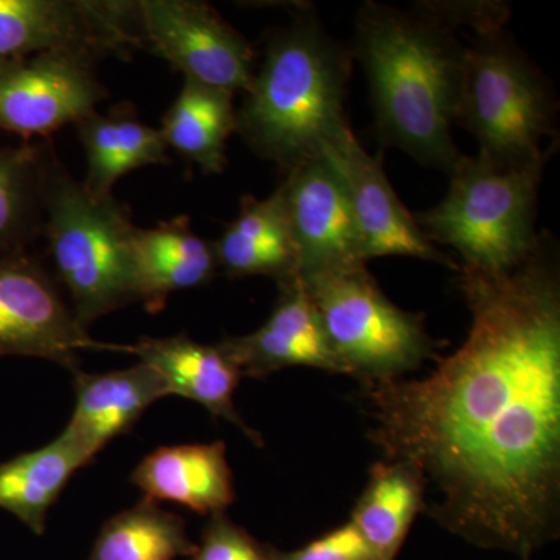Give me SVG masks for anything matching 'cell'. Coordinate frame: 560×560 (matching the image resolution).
I'll return each instance as SVG.
<instances>
[{"mask_svg": "<svg viewBox=\"0 0 560 560\" xmlns=\"http://www.w3.org/2000/svg\"><path fill=\"white\" fill-rule=\"evenodd\" d=\"M425 506V488L410 467L383 460L372 467L370 481L352 514L372 560H396L412 522Z\"/></svg>", "mask_w": 560, "mask_h": 560, "instance_id": "7402d4cb", "label": "cell"}, {"mask_svg": "<svg viewBox=\"0 0 560 560\" xmlns=\"http://www.w3.org/2000/svg\"><path fill=\"white\" fill-rule=\"evenodd\" d=\"M301 280L345 374L364 385L396 381L433 357L423 319L393 304L366 265Z\"/></svg>", "mask_w": 560, "mask_h": 560, "instance_id": "52a82bcc", "label": "cell"}, {"mask_svg": "<svg viewBox=\"0 0 560 560\" xmlns=\"http://www.w3.org/2000/svg\"><path fill=\"white\" fill-rule=\"evenodd\" d=\"M77 323L60 283L28 250L0 256V359L33 357L80 370L83 350H113Z\"/></svg>", "mask_w": 560, "mask_h": 560, "instance_id": "9c48e42d", "label": "cell"}, {"mask_svg": "<svg viewBox=\"0 0 560 560\" xmlns=\"http://www.w3.org/2000/svg\"><path fill=\"white\" fill-rule=\"evenodd\" d=\"M272 560H372V552L352 523L324 534L296 551H272Z\"/></svg>", "mask_w": 560, "mask_h": 560, "instance_id": "4316f807", "label": "cell"}, {"mask_svg": "<svg viewBox=\"0 0 560 560\" xmlns=\"http://www.w3.org/2000/svg\"><path fill=\"white\" fill-rule=\"evenodd\" d=\"M272 551L231 522L226 514H217L209 518L201 544L187 560H272Z\"/></svg>", "mask_w": 560, "mask_h": 560, "instance_id": "484cf974", "label": "cell"}, {"mask_svg": "<svg viewBox=\"0 0 560 560\" xmlns=\"http://www.w3.org/2000/svg\"><path fill=\"white\" fill-rule=\"evenodd\" d=\"M350 51L315 14L300 13L271 33L242 106L235 132L283 173L324 151L349 130L346 97Z\"/></svg>", "mask_w": 560, "mask_h": 560, "instance_id": "3957f363", "label": "cell"}, {"mask_svg": "<svg viewBox=\"0 0 560 560\" xmlns=\"http://www.w3.org/2000/svg\"><path fill=\"white\" fill-rule=\"evenodd\" d=\"M280 187L300 278L366 265L348 189L327 154L291 168Z\"/></svg>", "mask_w": 560, "mask_h": 560, "instance_id": "7c38bea8", "label": "cell"}, {"mask_svg": "<svg viewBox=\"0 0 560 560\" xmlns=\"http://www.w3.org/2000/svg\"><path fill=\"white\" fill-rule=\"evenodd\" d=\"M458 271L466 341L427 377L366 385L370 436L419 475L445 529L529 559L559 534L558 267L544 242L515 270Z\"/></svg>", "mask_w": 560, "mask_h": 560, "instance_id": "6da1fadb", "label": "cell"}, {"mask_svg": "<svg viewBox=\"0 0 560 560\" xmlns=\"http://www.w3.org/2000/svg\"><path fill=\"white\" fill-rule=\"evenodd\" d=\"M127 352L149 364L167 383L171 396L197 401L210 415L241 429L254 445L264 444L260 434L246 425L235 410L234 394L242 372L219 345H205L187 335L140 338L135 345H116L114 352Z\"/></svg>", "mask_w": 560, "mask_h": 560, "instance_id": "9a60e30c", "label": "cell"}, {"mask_svg": "<svg viewBox=\"0 0 560 560\" xmlns=\"http://www.w3.org/2000/svg\"><path fill=\"white\" fill-rule=\"evenodd\" d=\"M523 560H529V559H523Z\"/></svg>", "mask_w": 560, "mask_h": 560, "instance_id": "83f0119b", "label": "cell"}, {"mask_svg": "<svg viewBox=\"0 0 560 560\" xmlns=\"http://www.w3.org/2000/svg\"><path fill=\"white\" fill-rule=\"evenodd\" d=\"M324 154L334 161L345 180L364 261L401 256L436 261L459 270L458 265L445 257L423 234L416 217L405 208L390 186L381 161L361 147L350 128Z\"/></svg>", "mask_w": 560, "mask_h": 560, "instance_id": "4fadbf2b", "label": "cell"}, {"mask_svg": "<svg viewBox=\"0 0 560 560\" xmlns=\"http://www.w3.org/2000/svg\"><path fill=\"white\" fill-rule=\"evenodd\" d=\"M544 168H500L482 158H460L447 173L451 187L436 208L416 221L433 243L451 246L460 270L501 275L533 259L537 201Z\"/></svg>", "mask_w": 560, "mask_h": 560, "instance_id": "5b68a950", "label": "cell"}, {"mask_svg": "<svg viewBox=\"0 0 560 560\" xmlns=\"http://www.w3.org/2000/svg\"><path fill=\"white\" fill-rule=\"evenodd\" d=\"M212 245L219 268L230 278L268 276L280 283L298 276L282 187L267 200L245 195L241 212Z\"/></svg>", "mask_w": 560, "mask_h": 560, "instance_id": "ac0fdd59", "label": "cell"}, {"mask_svg": "<svg viewBox=\"0 0 560 560\" xmlns=\"http://www.w3.org/2000/svg\"><path fill=\"white\" fill-rule=\"evenodd\" d=\"M234 95L184 79L183 90L162 119L165 145L208 175L223 172L228 140L235 132Z\"/></svg>", "mask_w": 560, "mask_h": 560, "instance_id": "603a6c76", "label": "cell"}, {"mask_svg": "<svg viewBox=\"0 0 560 560\" xmlns=\"http://www.w3.org/2000/svg\"><path fill=\"white\" fill-rule=\"evenodd\" d=\"M143 44L184 79L245 94L257 69L248 39L209 3L195 0H140Z\"/></svg>", "mask_w": 560, "mask_h": 560, "instance_id": "30bf717a", "label": "cell"}, {"mask_svg": "<svg viewBox=\"0 0 560 560\" xmlns=\"http://www.w3.org/2000/svg\"><path fill=\"white\" fill-rule=\"evenodd\" d=\"M46 145L0 150V256L28 250L43 234Z\"/></svg>", "mask_w": 560, "mask_h": 560, "instance_id": "d4e9b609", "label": "cell"}, {"mask_svg": "<svg viewBox=\"0 0 560 560\" xmlns=\"http://www.w3.org/2000/svg\"><path fill=\"white\" fill-rule=\"evenodd\" d=\"M143 46L138 2L0 0V61L44 51L94 60L128 57Z\"/></svg>", "mask_w": 560, "mask_h": 560, "instance_id": "ba28073f", "label": "cell"}, {"mask_svg": "<svg viewBox=\"0 0 560 560\" xmlns=\"http://www.w3.org/2000/svg\"><path fill=\"white\" fill-rule=\"evenodd\" d=\"M43 235L55 279L84 330L120 308L140 304L135 223L128 208L98 197L65 168L46 145L43 165Z\"/></svg>", "mask_w": 560, "mask_h": 560, "instance_id": "277c9868", "label": "cell"}, {"mask_svg": "<svg viewBox=\"0 0 560 560\" xmlns=\"http://www.w3.org/2000/svg\"><path fill=\"white\" fill-rule=\"evenodd\" d=\"M72 375L75 407L62 433L91 460L128 433L151 405L171 396L164 378L142 361L125 370L101 374L79 370Z\"/></svg>", "mask_w": 560, "mask_h": 560, "instance_id": "2e32d148", "label": "cell"}, {"mask_svg": "<svg viewBox=\"0 0 560 560\" xmlns=\"http://www.w3.org/2000/svg\"><path fill=\"white\" fill-rule=\"evenodd\" d=\"M555 121V95L540 70L503 28L477 32L466 46L456 124L475 136L478 156L500 168H544Z\"/></svg>", "mask_w": 560, "mask_h": 560, "instance_id": "8992f818", "label": "cell"}, {"mask_svg": "<svg viewBox=\"0 0 560 560\" xmlns=\"http://www.w3.org/2000/svg\"><path fill=\"white\" fill-rule=\"evenodd\" d=\"M147 500L172 501L200 515L224 514L234 503V478L224 442L161 447L140 460L130 477Z\"/></svg>", "mask_w": 560, "mask_h": 560, "instance_id": "e0dca14e", "label": "cell"}, {"mask_svg": "<svg viewBox=\"0 0 560 560\" xmlns=\"http://www.w3.org/2000/svg\"><path fill=\"white\" fill-rule=\"evenodd\" d=\"M75 128L86 154V178L81 183L98 197L113 195L117 180L127 173L171 162L161 130L140 121L128 105L108 114L94 110L77 121Z\"/></svg>", "mask_w": 560, "mask_h": 560, "instance_id": "ffe728a7", "label": "cell"}, {"mask_svg": "<svg viewBox=\"0 0 560 560\" xmlns=\"http://www.w3.org/2000/svg\"><path fill=\"white\" fill-rule=\"evenodd\" d=\"M195 551L183 518L143 499L103 525L86 560H178Z\"/></svg>", "mask_w": 560, "mask_h": 560, "instance_id": "cb8c5ba5", "label": "cell"}, {"mask_svg": "<svg viewBox=\"0 0 560 560\" xmlns=\"http://www.w3.org/2000/svg\"><path fill=\"white\" fill-rule=\"evenodd\" d=\"M460 25L447 3L400 10L368 2L355 20L353 55L370 83L378 135L445 173L463 158L452 138L466 61L453 33Z\"/></svg>", "mask_w": 560, "mask_h": 560, "instance_id": "7a4b0ae2", "label": "cell"}, {"mask_svg": "<svg viewBox=\"0 0 560 560\" xmlns=\"http://www.w3.org/2000/svg\"><path fill=\"white\" fill-rule=\"evenodd\" d=\"M97 60L73 51H44L0 61V131L50 136L97 110L108 97Z\"/></svg>", "mask_w": 560, "mask_h": 560, "instance_id": "8fae6325", "label": "cell"}, {"mask_svg": "<svg viewBox=\"0 0 560 560\" xmlns=\"http://www.w3.org/2000/svg\"><path fill=\"white\" fill-rule=\"evenodd\" d=\"M90 463L86 453L61 431L38 451L21 453L0 464V510L43 536L51 506L72 475Z\"/></svg>", "mask_w": 560, "mask_h": 560, "instance_id": "44dd1931", "label": "cell"}, {"mask_svg": "<svg viewBox=\"0 0 560 560\" xmlns=\"http://www.w3.org/2000/svg\"><path fill=\"white\" fill-rule=\"evenodd\" d=\"M279 300L264 326L217 342L242 377L264 378L287 368L307 366L345 374L324 337L300 276L279 283Z\"/></svg>", "mask_w": 560, "mask_h": 560, "instance_id": "5bb4252c", "label": "cell"}, {"mask_svg": "<svg viewBox=\"0 0 560 560\" xmlns=\"http://www.w3.org/2000/svg\"><path fill=\"white\" fill-rule=\"evenodd\" d=\"M140 304L150 313L161 312L176 291L206 285L219 270L212 242L191 230L190 217L178 215L158 226L136 228Z\"/></svg>", "mask_w": 560, "mask_h": 560, "instance_id": "d6986e66", "label": "cell"}]
</instances>
